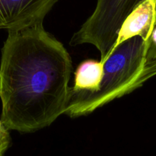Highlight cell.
Here are the masks:
<instances>
[{
    "mask_svg": "<svg viewBox=\"0 0 156 156\" xmlns=\"http://www.w3.org/2000/svg\"><path fill=\"white\" fill-rule=\"evenodd\" d=\"M8 33L0 62V120L9 131L34 132L65 114L71 58L43 23Z\"/></svg>",
    "mask_w": 156,
    "mask_h": 156,
    "instance_id": "cell-1",
    "label": "cell"
},
{
    "mask_svg": "<svg viewBox=\"0 0 156 156\" xmlns=\"http://www.w3.org/2000/svg\"><path fill=\"white\" fill-rule=\"evenodd\" d=\"M146 42L140 36L123 41L111 50L104 62V73L97 91L69 88L65 114L71 117L87 115L111 101L132 92L143 69Z\"/></svg>",
    "mask_w": 156,
    "mask_h": 156,
    "instance_id": "cell-2",
    "label": "cell"
},
{
    "mask_svg": "<svg viewBox=\"0 0 156 156\" xmlns=\"http://www.w3.org/2000/svg\"><path fill=\"white\" fill-rule=\"evenodd\" d=\"M144 0H98L92 15L72 37L73 46L90 44L101 53L104 63L117 41L128 15Z\"/></svg>",
    "mask_w": 156,
    "mask_h": 156,
    "instance_id": "cell-3",
    "label": "cell"
},
{
    "mask_svg": "<svg viewBox=\"0 0 156 156\" xmlns=\"http://www.w3.org/2000/svg\"><path fill=\"white\" fill-rule=\"evenodd\" d=\"M58 0H0V30H18L43 23Z\"/></svg>",
    "mask_w": 156,
    "mask_h": 156,
    "instance_id": "cell-4",
    "label": "cell"
},
{
    "mask_svg": "<svg viewBox=\"0 0 156 156\" xmlns=\"http://www.w3.org/2000/svg\"><path fill=\"white\" fill-rule=\"evenodd\" d=\"M155 24L156 0H144L123 21L114 48L123 41L136 36L141 37L146 42Z\"/></svg>",
    "mask_w": 156,
    "mask_h": 156,
    "instance_id": "cell-5",
    "label": "cell"
},
{
    "mask_svg": "<svg viewBox=\"0 0 156 156\" xmlns=\"http://www.w3.org/2000/svg\"><path fill=\"white\" fill-rule=\"evenodd\" d=\"M104 73L101 61L88 59L79 65L75 72L73 89L94 92L100 88Z\"/></svg>",
    "mask_w": 156,
    "mask_h": 156,
    "instance_id": "cell-6",
    "label": "cell"
},
{
    "mask_svg": "<svg viewBox=\"0 0 156 156\" xmlns=\"http://www.w3.org/2000/svg\"><path fill=\"white\" fill-rule=\"evenodd\" d=\"M156 76V24L149 40L146 41L143 69L133 86V91L140 88L146 81Z\"/></svg>",
    "mask_w": 156,
    "mask_h": 156,
    "instance_id": "cell-7",
    "label": "cell"
},
{
    "mask_svg": "<svg viewBox=\"0 0 156 156\" xmlns=\"http://www.w3.org/2000/svg\"><path fill=\"white\" fill-rule=\"evenodd\" d=\"M11 138L9 130L4 126H0V156L4 155L5 152L10 145Z\"/></svg>",
    "mask_w": 156,
    "mask_h": 156,
    "instance_id": "cell-8",
    "label": "cell"
}]
</instances>
